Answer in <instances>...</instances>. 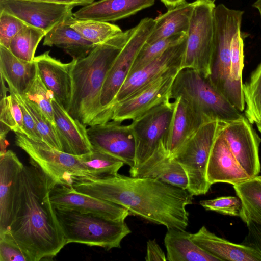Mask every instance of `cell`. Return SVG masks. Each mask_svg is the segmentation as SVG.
<instances>
[{"instance_id":"7c38bea8","label":"cell","mask_w":261,"mask_h":261,"mask_svg":"<svg viewBox=\"0 0 261 261\" xmlns=\"http://www.w3.org/2000/svg\"><path fill=\"white\" fill-rule=\"evenodd\" d=\"M221 132L240 166L253 177L259 175L261 165L259 147L261 139L246 117L221 123Z\"/></svg>"},{"instance_id":"d590c367","label":"cell","mask_w":261,"mask_h":261,"mask_svg":"<svg viewBox=\"0 0 261 261\" xmlns=\"http://www.w3.org/2000/svg\"><path fill=\"white\" fill-rule=\"evenodd\" d=\"M9 92H12L15 97L25 106L35 122L42 141L50 146L62 151L55 125L47 120L39 108L20 94L10 90Z\"/></svg>"},{"instance_id":"9a60e30c","label":"cell","mask_w":261,"mask_h":261,"mask_svg":"<svg viewBox=\"0 0 261 261\" xmlns=\"http://www.w3.org/2000/svg\"><path fill=\"white\" fill-rule=\"evenodd\" d=\"M186 38L169 47L161 56L140 69L129 74L118 92L111 110L118 102L148 83L166 74L178 72L181 63L186 45Z\"/></svg>"},{"instance_id":"f546056e","label":"cell","mask_w":261,"mask_h":261,"mask_svg":"<svg viewBox=\"0 0 261 261\" xmlns=\"http://www.w3.org/2000/svg\"><path fill=\"white\" fill-rule=\"evenodd\" d=\"M69 22L72 28L95 45L103 43L123 32L118 25L108 22L81 20L73 15L70 17Z\"/></svg>"},{"instance_id":"30bf717a","label":"cell","mask_w":261,"mask_h":261,"mask_svg":"<svg viewBox=\"0 0 261 261\" xmlns=\"http://www.w3.org/2000/svg\"><path fill=\"white\" fill-rule=\"evenodd\" d=\"M155 23V19L146 17L132 28L129 38L113 63L104 82L100 95L101 113L98 124L111 120V110L114 99Z\"/></svg>"},{"instance_id":"c3c4849f","label":"cell","mask_w":261,"mask_h":261,"mask_svg":"<svg viewBox=\"0 0 261 261\" xmlns=\"http://www.w3.org/2000/svg\"><path fill=\"white\" fill-rule=\"evenodd\" d=\"M5 83L4 79L1 76V98L6 97L8 96L7 92H9V88L7 87Z\"/></svg>"},{"instance_id":"44dd1931","label":"cell","mask_w":261,"mask_h":261,"mask_svg":"<svg viewBox=\"0 0 261 261\" xmlns=\"http://www.w3.org/2000/svg\"><path fill=\"white\" fill-rule=\"evenodd\" d=\"M173 111L165 143L168 157L172 158L184 144L206 121L185 98L173 99Z\"/></svg>"},{"instance_id":"816d5d0a","label":"cell","mask_w":261,"mask_h":261,"mask_svg":"<svg viewBox=\"0 0 261 261\" xmlns=\"http://www.w3.org/2000/svg\"><path fill=\"white\" fill-rule=\"evenodd\" d=\"M255 124L257 127L258 130L261 133V120L256 123Z\"/></svg>"},{"instance_id":"83f0119b","label":"cell","mask_w":261,"mask_h":261,"mask_svg":"<svg viewBox=\"0 0 261 261\" xmlns=\"http://www.w3.org/2000/svg\"><path fill=\"white\" fill-rule=\"evenodd\" d=\"M70 17L48 31L44 37L43 44L60 48L72 59H80L87 56L96 45L71 27Z\"/></svg>"},{"instance_id":"ab89813d","label":"cell","mask_w":261,"mask_h":261,"mask_svg":"<svg viewBox=\"0 0 261 261\" xmlns=\"http://www.w3.org/2000/svg\"><path fill=\"white\" fill-rule=\"evenodd\" d=\"M27 25L17 17L0 10V45L9 48L13 38Z\"/></svg>"},{"instance_id":"3957f363","label":"cell","mask_w":261,"mask_h":261,"mask_svg":"<svg viewBox=\"0 0 261 261\" xmlns=\"http://www.w3.org/2000/svg\"><path fill=\"white\" fill-rule=\"evenodd\" d=\"M132 28L96 45L85 57L74 59L69 114L87 126L98 124L100 95L107 74L129 38Z\"/></svg>"},{"instance_id":"9c48e42d","label":"cell","mask_w":261,"mask_h":261,"mask_svg":"<svg viewBox=\"0 0 261 261\" xmlns=\"http://www.w3.org/2000/svg\"><path fill=\"white\" fill-rule=\"evenodd\" d=\"M15 134V145L28 154L30 164L39 168L56 185L72 187V177L90 176L79 155L59 150L24 134Z\"/></svg>"},{"instance_id":"836d02e7","label":"cell","mask_w":261,"mask_h":261,"mask_svg":"<svg viewBox=\"0 0 261 261\" xmlns=\"http://www.w3.org/2000/svg\"><path fill=\"white\" fill-rule=\"evenodd\" d=\"M22 96L34 103L47 120L54 125L53 100L55 98V96L42 82L37 68L34 78L25 93Z\"/></svg>"},{"instance_id":"ee69618b","label":"cell","mask_w":261,"mask_h":261,"mask_svg":"<svg viewBox=\"0 0 261 261\" xmlns=\"http://www.w3.org/2000/svg\"><path fill=\"white\" fill-rule=\"evenodd\" d=\"M146 261H166L167 257L155 240H149L147 242Z\"/></svg>"},{"instance_id":"f1b7e54d","label":"cell","mask_w":261,"mask_h":261,"mask_svg":"<svg viewBox=\"0 0 261 261\" xmlns=\"http://www.w3.org/2000/svg\"><path fill=\"white\" fill-rule=\"evenodd\" d=\"M233 187L242 203V221L248 218L261 223V176L250 177Z\"/></svg>"},{"instance_id":"7402d4cb","label":"cell","mask_w":261,"mask_h":261,"mask_svg":"<svg viewBox=\"0 0 261 261\" xmlns=\"http://www.w3.org/2000/svg\"><path fill=\"white\" fill-rule=\"evenodd\" d=\"M53 106L54 125L62 151L74 155L91 152L93 147L88 136L87 126L72 117L55 98Z\"/></svg>"},{"instance_id":"f35d334b","label":"cell","mask_w":261,"mask_h":261,"mask_svg":"<svg viewBox=\"0 0 261 261\" xmlns=\"http://www.w3.org/2000/svg\"><path fill=\"white\" fill-rule=\"evenodd\" d=\"M199 203L206 210L240 218L243 215L242 203L238 196H221L212 199L201 200Z\"/></svg>"},{"instance_id":"6da1fadb","label":"cell","mask_w":261,"mask_h":261,"mask_svg":"<svg viewBox=\"0 0 261 261\" xmlns=\"http://www.w3.org/2000/svg\"><path fill=\"white\" fill-rule=\"evenodd\" d=\"M77 191L126 209L130 215L168 229L186 230L189 223L187 206L193 195L187 190L149 177L117 173L103 177L73 176Z\"/></svg>"},{"instance_id":"e575fe53","label":"cell","mask_w":261,"mask_h":261,"mask_svg":"<svg viewBox=\"0 0 261 261\" xmlns=\"http://www.w3.org/2000/svg\"><path fill=\"white\" fill-rule=\"evenodd\" d=\"M144 177L154 178L187 190L188 180L187 174L180 164L173 158L166 159Z\"/></svg>"},{"instance_id":"74e56055","label":"cell","mask_w":261,"mask_h":261,"mask_svg":"<svg viewBox=\"0 0 261 261\" xmlns=\"http://www.w3.org/2000/svg\"><path fill=\"white\" fill-rule=\"evenodd\" d=\"M241 33V30H239L231 40L230 75L231 82L237 93L241 98L244 100L242 83L244 43Z\"/></svg>"},{"instance_id":"60d3db41","label":"cell","mask_w":261,"mask_h":261,"mask_svg":"<svg viewBox=\"0 0 261 261\" xmlns=\"http://www.w3.org/2000/svg\"><path fill=\"white\" fill-rule=\"evenodd\" d=\"M0 261H30L15 242L6 234H0Z\"/></svg>"},{"instance_id":"bcb514c9","label":"cell","mask_w":261,"mask_h":261,"mask_svg":"<svg viewBox=\"0 0 261 261\" xmlns=\"http://www.w3.org/2000/svg\"><path fill=\"white\" fill-rule=\"evenodd\" d=\"M38 2H43L51 3L61 4L72 5L74 6H84L92 3L95 0H29Z\"/></svg>"},{"instance_id":"4316f807","label":"cell","mask_w":261,"mask_h":261,"mask_svg":"<svg viewBox=\"0 0 261 261\" xmlns=\"http://www.w3.org/2000/svg\"><path fill=\"white\" fill-rule=\"evenodd\" d=\"M164 244L168 261H221L194 242L186 230L167 229Z\"/></svg>"},{"instance_id":"4fadbf2b","label":"cell","mask_w":261,"mask_h":261,"mask_svg":"<svg viewBox=\"0 0 261 261\" xmlns=\"http://www.w3.org/2000/svg\"><path fill=\"white\" fill-rule=\"evenodd\" d=\"M178 72L159 77L116 103L112 110L111 120L120 123L133 120L155 106L170 99L172 86Z\"/></svg>"},{"instance_id":"4dcf8cb0","label":"cell","mask_w":261,"mask_h":261,"mask_svg":"<svg viewBox=\"0 0 261 261\" xmlns=\"http://www.w3.org/2000/svg\"><path fill=\"white\" fill-rule=\"evenodd\" d=\"M46 33L42 29L27 25L13 38L8 49L17 58L32 62L37 46Z\"/></svg>"},{"instance_id":"277c9868","label":"cell","mask_w":261,"mask_h":261,"mask_svg":"<svg viewBox=\"0 0 261 261\" xmlns=\"http://www.w3.org/2000/svg\"><path fill=\"white\" fill-rule=\"evenodd\" d=\"M173 102L167 99L137 118L130 124L136 142L134 166L130 175L144 177L169 158L165 143L172 114Z\"/></svg>"},{"instance_id":"7dc6e473","label":"cell","mask_w":261,"mask_h":261,"mask_svg":"<svg viewBox=\"0 0 261 261\" xmlns=\"http://www.w3.org/2000/svg\"><path fill=\"white\" fill-rule=\"evenodd\" d=\"M168 9L173 8L186 0H160Z\"/></svg>"},{"instance_id":"52a82bcc","label":"cell","mask_w":261,"mask_h":261,"mask_svg":"<svg viewBox=\"0 0 261 261\" xmlns=\"http://www.w3.org/2000/svg\"><path fill=\"white\" fill-rule=\"evenodd\" d=\"M66 244L76 243L109 250L120 248L123 238L131 232L123 221L76 211L55 208Z\"/></svg>"},{"instance_id":"5bb4252c","label":"cell","mask_w":261,"mask_h":261,"mask_svg":"<svg viewBox=\"0 0 261 261\" xmlns=\"http://www.w3.org/2000/svg\"><path fill=\"white\" fill-rule=\"evenodd\" d=\"M93 148L102 151L132 167L136 155V142L130 124L110 120L87 128Z\"/></svg>"},{"instance_id":"7a4b0ae2","label":"cell","mask_w":261,"mask_h":261,"mask_svg":"<svg viewBox=\"0 0 261 261\" xmlns=\"http://www.w3.org/2000/svg\"><path fill=\"white\" fill-rule=\"evenodd\" d=\"M56 185L36 166H24L14 217L3 234L13 239L30 261L52 259L66 245L50 198Z\"/></svg>"},{"instance_id":"ac0fdd59","label":"cell","mask_w":261,"mask_h":261,"mask_svg":"<svg viewBox=\"0 0 261 261\" xmlns=\"http://www.w3.org/2000/svg\"><path fill=\"white\" fill-rule=\"evenodd\" d=\"M24 165L13 151L0 155V234L12 221L18 201Z\"/></svg>"},{"instance_id":"cb8c5ba5","label":"cell","mask_w":261,"mask_h":261,"mask_svg":"<svg viewBox=\"0 0 261 261\" xmlns=\"http://www.w3.org/2000/svg\"><path fill=\"white\" fill-rule=\"evenodd\" d=\"M191 239L204 250L222 260L261 261V255L252 248L231 242L217 236L204 226Z\"/></svg>"},{"instance_id":"ffe728a7","label":"cell","mask_w":261,"mask_h":261,"mask_svg":"<svg viewBox=\"0 0 261 261\" xmlns=\"http://www.w3.org/2000/svg\"><path fill=\"white\" fill-rule=\"evenodd\" d=\"M221 126L209 156L206 178L212 185L224 182L232 185L250 178L236 159L221 132Z\"/></svg>"},{"instance_id":"681fc988","label":"cell","mask_w":261,"mask_h":261,"mask_svg":"<svg viewBox=\"0 0 261 261\" xmlns=\"http://www.w3.org/2000/svg\"><path fill=\"white\" fill-rule=\"evenodd\" d=\"M8 145V143L6 138L0 137V155L6 152L7 151L6 148Z\"/></svg>"},{"instance_id":"603a6c76","label":"cell","mask_w":261,"mask_h":261,"mask_svg":"<svg viewBox=\"0 0 261 261\" xmlns=\"http://www.w3.org/2000/svg\"><path fill=\"white\" fill-rule=\"evenodd\" d=\"M155 0H99L83 6L73 13L81 20L116 21L152 6Z\"/></svg>"},{"instance_id":"484cf974","label":"cell","mask_w":261,"mask_h":261,"mask_svg":"<svg viewBox=\"0 0 261 261\" xmlns=\"http://www.w3.org/2000/svg\"><path fill=\"white\" fill-rule=\"evenodd\" d=\"M196 4V1H185L159 16L146 43L151 44L177 34H187Z\"/></svg>"},{"instance_id":"7bdbcfd3","label":"cell","mask_w":261,"mask_h":261,"mask_svg":"<svg viewBox=\"0 0 261 261\" xmlns=\"http://www.w3.org/2000/svg\"><path fill=\"white\" fill-rule=\"evenodd\" d=\"M16 99L19 102L22 111L24 134L34 140L43 141L42 137L31 115L25 106L20 100L17 98Z\"/></svg>"},{"instance_id":"d6986e66","label":"cell","mask_w":261,"mask_h":261,"mask_svg":"<svg viewBox=\"0 0 261 261\" xmlns=\"http://www.w3.org/2000/svg\"><path fill=\"white\" fill-rule=\"evenodd\" d=\"M38 73L42 82L54 94L56 100L68 112L72 94L71 71L74 59L63 63L44 52L35 57Z\"/></svg>"},{"instance_id":"f907efd6","label":"cell","mask_w":261,"mask_h":261,"mask_svg":"<svg viewBox=\"0 0 261 261\" xmlns=\"http://www.w3.org/2000/svg\"><path fill=\"white\" fill-rule=\"evenodd\" d=\"M252 6L258 10L261 16V0H256Z\"/></svg>"},{"instance_id":"8d00e7d4","label":"cell","mask_w":261,"mask_h":261,"mask_svg":"<svg viewBox=\"0 0 261 261\" xmlns=\"http://www.w3.org/2000/svg\"><path fill=\"white\" fill-rule=\"evenodd\" d=\"M186 36L187 34H179L151 44L145 43L137 56L129 74L154 60L169 47L181 42Z\"/></svg>"},{"instance_id":"d4e9b609","label":"cell","mask_w":261,"mask_h":261,"mask_svg":"<svg viewBox=\"0 0 261 261\" xmlns=\"http://www.w3.org/2000/svg\"><path fill=\"white\" fill-rule=\"evenodd\" d=\"M36 71L34 61L19 59L8 48L0 45V75L7 84L9 90L23 95Z\"/></svg>"},{"instance_id":"8fae6325","label":"cell","mask_w":261,"mask_h":261,"mask_svg":"<svg viewBox=\"0 0 261 261\" xmlns=\"http://www.w3.org/2000/svg\"><path fill=\"white\" fill-rule=\"evenodd\" d=\"M214 3L196 0L187 33L181 68L193 69L209 77L213 46Z\"/></svg>"},{"instance_id":"e0dca14e","label":"cell","mask_w":261,"mask_h":261,"mask_svg":"<svg viewBox=\"0 0 261 261\" xmlns=\"http://www.w3.org/2000/svg\"><path fill=\"white\" fill-rule=\"evenodd\" d=\"M50 198L55 208L93 214L113 221H123L130 215L121 206L80 193L72 187L56 185L50 191Z\"/></svg>"},{"instance_id":"2e32d148","label":"cell","mask_w":261,"mask_h":261,"mask_svg":"<svg viewBox=\"0 0 261 261\" xmlns=\"http://www.w3.org/2000/svg\"><path fill=\"white\" fill-rule=\"evenodd\" d=\"M75 6L29 0H0V10L46 33L73 15Z\"/></svg>"},{"instance_id":"8992f818","label":"cell","mask_w":261,"mask_h":261,"mask_svg":"<svg viewBox=\"0 0 261 261\" xmlns=\"http://www.w3.org/2000/svg\"><path fill=\"white\" fill-rule=\"evenodd\" d=\"M181 96L206 121H233L243 115L211 82L196 70L181 68L174 80L170 99Z\"/></svg>"},{"instance_id":"5b68a950","label":"cell","mask_w":261,"mask_h":261,"mask_svg":"<svg viewBox=\"0 0 261 261\" xmlns=\"http://www.w3.org/2000/svg\"><path fill=\"white\" fill-rule=\"evenodd\" d=\"M244 11L231 9L221 4L214 11L213 46L209 79L215 87L239 111L245 109L244 100L237 93L230 75V46L241 30Z\"/></svg>"},{"instance_id":"f6af8a7d","label":"cell","mask_w":261,"mask_h":261,"mask_svg":"<svg viewBox=\"0 0 261 261\" xmlns=\"http://www.w3.org/2000/svg\"><path fill=\"white\" fill-rule=\"evenodd\" d=\"M10 97L11 108L17 126V132L24 134L22 109L19 102L12 92H10Z\"/></svg>"},{"instance_id":"ba28073f","label":"cell","mask_w":261,"mask_h":261,"mask_svg":"<svg viewBox=\"0 0 261 261\" xmlns=\"http://www.w3.org/2000/svg\"><path fill=\"white\" fill-rule=\"evenodd\" d=\"M221 127V122L211 120L203 123L172 158L186 172L187 190L193 196L207 193L211 185L206 178L210 153Z\"/></svg>"},{"instance_id":"b9f144b4","label":"cell","mask_w":261,"mask_h":261,"mask_svg":"<svg viewBox=\"0 0 261 261\" xmlns=\"http://www.w3.org/2000/svg\"><path fill=\"white\" fill-rule=\"evenodd\" d=\"M243 221L246 224L248 232L242 244L252 248L261 255V223L248 218Z\"/></svg>"},{"instance_id":"1f68e13d","label":"cell","mask_w":261,"mask_h":261,"mask_svg":"<svg viewBox=\"0 0 261 261\" xmlns=\"http://www.w3.org/2000/svg\"><path fill=\"white\" fill-rule=\"evenodd\" d=\"M79 157L91 177L116 174L124 164L115 157L94 148L91 152L79 155Z\"/></svg>"},{"instance_id":"d6a6232c","label":"cell","mask_w":261,"mask_h":261,"mask_svg":"<svg viewBox=\"0 0 261 261\" xmlns=\"http://www.w3.org/2000/svg\"><path fill=\"white\" fill-rule=\"evenodd\" d=\"M245 117L251 124L261 120V63L243 87Z\"/></svg>"},{"instance_id":"f5cc1de1","label":"cell","mask_w":261,"mask_h":261,"mask_svg":"<svg viewBox=\"0 0 261 261\" xmlns=\"http://www.w3.org/2000/svg\"><path fill=\"white\" fill-rule=\"evenodd\" d=\"M214 3L216 0H206Z\"/></svg>"}]
</instances>
